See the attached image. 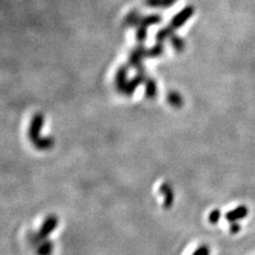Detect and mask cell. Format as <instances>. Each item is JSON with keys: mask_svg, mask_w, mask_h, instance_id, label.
<instances>
[{"mask_svg": "<svg viewBox=\"0 0 255 255\" xmlns=\"http://www.w3.org/2000/svg\"><path fill=\"white\" fill-rule=\"evenodd\" d=\"M165 51L164 45L162 43H158L153 47L146 50V57H161Z\"/></svg>", "mask_w": 255, "mask_h": 255, "instance_id": "5bb4252c", "label": "cell"}, {"mask_svg": "<svg viewBox=\"0 0 255 255\" xmlns=\"http://www.w3.org/2000/svg\"><path fill=\"white\" fill-rule=\"evenodd\" d=\"M176 2V0H146V4L152 8H169Z\"/></svg>", "mask_w": 255, "mask_h": 255, "instance_id": "4fadbf2b", "label": "cell"}, {"mask_svg": "<svg viewBox=\"0 0 255 255\" xmlns=\"http://www.w3.org/2000/svg\"><path fill=\"white\" fill-rule=\"evenodd\" d=\"M33 145L38 150H48L54 147L55 139L52 136H41L40 139L33 142Z\"/></svg>", "mask_w": 255, "mask_h": 255, "instance_id": "ba28073f", "label": "cell"}, {"mask_svg": "<svg viewBox=\"0 0 255 255\" xmlns=\"http://www.w3.org/2000/svg\"><path fill=\"white\" fill-rule=\"evenodd\" d=\"M173 34H174V30L170 27V26H168V27H165L158 31V33L155 35V40L158 43L163 44L164 41H166L169 37H171Z\"/></svg>", "mask_w": 255, "mask_h": 255, "instance_id": "8fae6325", "label": "cell"}, {"mask_svg": "<svg viewBox=\"0 0 255 255\" xmlns=\"http://www.w3.org/2000/svg\"><path fill=\"white\" fill-rule=\"evenodd\" d=\"M145 84V95L149 99H153V98L156 97V94H158V85H156V82L152 78H148L143 82Z\"/></svg>", "mask_w": 255, "mask_h": 255, "instance_id": "52a82bcc", "label": "cell"}, {"mask_svg": "<svg viewBox=\"0 0 255 255\" xmlns=\"http://www.w3.org/2000/svg\"><path fill=\"white\" fill-rule=\"evenodd\" d=\"M167 101L170 106H172L173 108H181L183 104H184L183 97L178 91H170L167 95Z\"/></svg>", "mask_w": 255, "mask_h": 255, "instance_id": "30bf717a", "label": "cell"}, {"mask_svg": "<svg viewBox=\"0 0 255 255\" xmlns=\"http://www.w3.org/2000/svg\"><path fill=\"white\" fill-rule=\"evenodd\" d=\"M162 21V17L158 14L154 15H148V16H142L139 26H143V27H150V26H153L156 24H160Z\"/></svg>", "mask_w": 255, "mask_h": 255, "instance_id": "7c38bea8", "label": "cell"}, {"mask_svg": "<svg viewBox=\"0 0 255 255\" xmlns=\"http://www.w3.org/2000/svg\"><path fill=\"white\" fill-rule=\"evenodd\" d=\"M57 226V219L56 217H54V216H52V217H49L48 219H46V221L44 222V225L41 227V231H40V234H38V237L45 238L51 232H54V230H55Z\"/></svg>", "mask_w": 255, "mask_h": 255, "instance_id": "8992f818", "label": "cell"}, {"mask_svg": "<svg viewBox=\"0 0 255 255\" xmlns=\"http://www.w3.org/2000/svg\"><path fill=\"white\" fill-rule=\"evenodd\" d=\"M170 42H171L172 47L176 52H182L185 49V43L180 36H176L175 34H173L171 37H170Z\"/></svg>", "mask_w": 255, "mask_h": 255, "instance_id": "9a60e30c", "label": "cell"}, {"mask_svg": "<svg viewBox=\"0 0 255 255\" xmlns=\"http://www.w3.org/2000/svg\"><path fill=\"white\" fill-rule=\"evenodd\" d=\"M194 8L193 6H186V8H184L183 9L180 13H178V14H176L173 18H172V21H171V23H170V27H171L173 30H175V29H179V28H181L183 25H184L189 18H191L192 16H193V14H194Z\"/></svg>", "mask_w": 255, "mask_h": 255, "instance_id": "3957f363", "label": "cell"}, {"mask_svg": "<svg viewBox=\"0 0 255 255\" xmlns=\"http://www.w3.org/2000/svg\"><path fill=\"white\" fill-rule=\"evenodd\" d=\"M146 50L147 48L143 47L142 44H140L139 47L133 50L132 54L130 55L128 67H132L136 70L142 67V60L143 57H146Z\"/></svg>", "mask_w": 255, "mask_h": 255, "instance_id": "7a4b0ae2", "label": "cell"}, {"mask_svg": "<svg viewBox=\"0 0 255 255\" xmlns=\"http://www.w3.org/2000/svg\"><path fill=\"white\" fill-rule=\"evenodd\" d=\"M147 27H143V26H139L136 27V40L140 44H142L147 40L148 36V31Z\"/></svg>", "mask_w": 255, "mask_h": 255, "instance_id": "2e32d148", "label": "cell"}, {"mask_svg": "<svg viewBox=\"0 0 255 255\" xmlns=\"http://www.w3.org/2000/svg\"><path fill=\"white\" fill-rule=\"evenodd\" d=\"M146 79H147L146 73H137V75L134 78H132V79L128 81L125 94L123 95L129 96V97L132 96L134 94V91L136 90V88L139 87L142 83L145 82Z\"/></svg>", "mask_w": 255, "mask_h": 255, "instance_id": "5b68a950", "label": "cell"}, {"mask_svg": "<svg viewBox=\"0 0 255 255\" xmlns=\"http://www.w3.org/2000/svg\"><path fill=\"white\" fill-rule=\"evenodd\" d=\"M141 17L142 15L140 14L139 11L130 12L125 18V21H123V25H125L126 27H139Z\"/></svg>", "mask_w": 255, "mask_h": 255, "instance_id": "9c48e42d", "label": "cell"}, {"mask_svg": "<svg viewBox=\"0 0 255 255\" xmlns=\"http://www.w3.org/2000/svg\"><path fill=\"white\" fill-rule=\"evenodd\" d=\"M128 71H129L128 66H120L116 73L115 84H116L117 90H118L120 94H125L126 86L129 81L128 80Z\"/></svg>", "mask_w": 255, "mask_h": 255, "instance_id": "277c9868", "label": "cell"}, {"mask_svg": "<svg viewBox=\"0 0 255 255\" xmlns=\"http://www.w3.org/2000/svg\"><path fill=\"white\" fill-rule=\"evenodd\" d=\"M52 252V244L47 243L44 247H42L40 250H38V254L40 255H49Z\"/></svg>", "mask_w": 255, "mask_h": 255, "instance_id": "e0dca14e", "label": "cell"}, {"mask_svg": "<svg viewBox=\"0 0 255 255\" xmlns=\"http://www.w3.org/2000/svg\"><path fill=\"white\" fill-rule=\"evenodd\" d=\"M45 123V116L42 113H36L30 122V127L28 131L29 139L32 142H34L41 137V131Z\"/></svg>", "mask_w": 255, "mask_h": 255, "instance_id": "6da1fadb", "label": "cell"}]
</instances>
